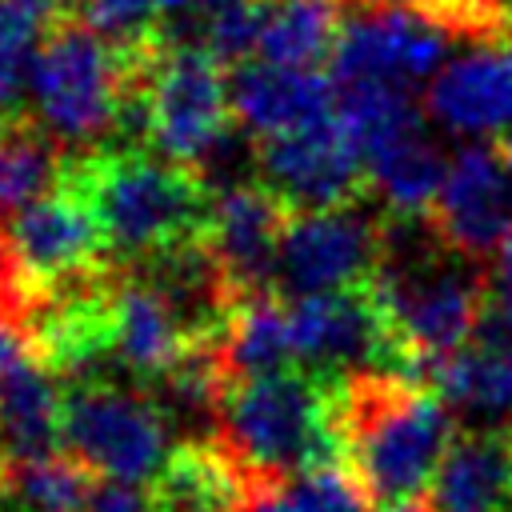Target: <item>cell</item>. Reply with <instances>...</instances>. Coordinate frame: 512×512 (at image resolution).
<instances>
[{
	"label": "cell",
	"mask_w": 512,
	"mask_h": 512,
	"mask_svg": "<svg viewBox=\"0 0 512 512\" xmlns=\"http://www.w3.org/2000/svg\"><path fill=\"white\" fill-rule=\"evenodd\" d=\"M332 388L340 464L364 484L376 508H400L428 492L460 416L420 380L400 372H352Z\"/></svg>",
	"instance_id": "6da1fadb"
},
{
	"label": "cell",
	"mask_w": 512,
	"mask_h": 512,
	"mask_svg": "<svg viewBox=\"0 0 512 512\" xmlns=\"http://www.w3.org/2000/svg\"><path fill=\"white\" fill-rule=\"evenodd\" d=\"M68 180L92 204L108 256L132 264L164 244L204 236L212 192L180 160L156 148H92L68 160Z\"/></svg>",
	"instance_id": "7a4b0ae2"
},
{
	"label": "cell",
	"mask_w": 512,
	"mask_h": 512,
	"mask_svg": "<svg viewBox=\"0 0 512 512\" xmlns=\"http://www.w3.org/2000/svg\"><path fill=\"white\" fill-rule=\"evenodd\" d=\"M212 444L228 452L248 484L288 480L320 464H340L332 388L308 368L228 380L220 392Z\"/></svg>",
	"instance_id": "3957f363"
},
{
	"label": "cell",
	"mask_w": 512,
	"mask_h": 512,
	"mask_svg": "<svg viewBox=\"0 0 512 512\" xmlns=\"http://www.w3.org/2000/svg\"><path fill=\"white\" fill-rule=\"evenodd\" d=\"M132 68V44L120 48L76 16L56 20L32 68L28 100L36 108V124L60 148L92 152L96 140L116 132Z\"/></svg>",
	"instance_id": "277c9868"
},
{
	"label": "cell",
	"mask_w": 512,
	"mask_h": 512,
	"mask_svg": "<svg viewBox=\"0 0 512 512\" xmlns=\"http://www.w3.org/2000/svg\"><path fill=\"white\" fill-rule=\"evenodd\" d=\"M136 72L148 100V148L192 168L232 124L224 64L208 48H176L148 36L136 48Z\"/></svg>",
	"instance_id": "5b68a950"
},
{
	"label": "cell",
	"mask_w": 512,
	"mask_h": 512,
	"mask_svg": "<svg viewBox=\"0 0 512 512\" xmlns=\"http://www.w3.org/2000/svg\"><path fill=\"white\" fill-rule=\"evenodd\" d=\"M168 420L144 388L96 380L64 388L60 444L104 480L148 484L168 460Z\"/></svg>",
	"instance_id": "8992f818"
},
{
	"label": "cell",
	"mask_w": 512,
	"mask_h": 512,
	"mask_svg": "<svg viewBox=\"0 0 512 512\" xmlns=\"http://www.w3.org/2000/svg\"><path fill=\"white\" fill-rule=\"evenodd\" d=\"M296 364L336 384L352 372H404V356L388 328V316L368 284L316 292L292 300Z\"/></svg>",
	"instance_id": "52a82bcc"
},
{
	"label": "cell",
	"mask_w": 512,
	"mask_h": 512,
	"mask_svg": "<svg viewBox=\"0 0 512 512\" xmlns=\"http://www.w3.org/2000/svg\"><path fill=\"white\" fill-rule=\"evenodd\" d=\"M460 40L448 24L424 8L400 4H360V12L340 28L332 48L336 84H392L416 88L448 64V48Z\"/></svg>",
	"instance_id": "ba28073f"
},
{
	"label": "cell",
	"mask_w": 512,
	"mask_h": 512,
	"mask_svg": "<svg viewBox=\"0 0 512 512\" xmlns=\"http://www.w3.org/2000/svg\"><path fill=\"white\" fill-rule=\"evenodd\" d=\"M384 220L388 216H372L360 200L292 212L276 264V292L296 300L368 284L384 252Z\"/></svg>",
	"instance_id": "9c48e42d"
},
{
	"label": "cell",
	"mask_w": 512,
	"mask_h": 512,
	"mask_svg": "<svg viewBox=\"0 0 512 512\" xmlns=\"http://www.w3.org/2000/svg\"><path fill=\"white\" fill-rule=\"evenodd\" d=\"M260 184L292 212L352 204L368 188L364 156L336 112L260 140Z\"/></svg>",
	"instance_id": "30bf717a"
},
{
	"label": "cell",
	"mask_w": 512,
	"mask_h": 512,
	"mask_svg": "<svg viewBox=\"0 0 512 512\" xmlns=\"http://www.w3.org/2000/svg\"><path fill=\"white\" fill-rule=\"evenodd\" d=\"M8 248L24 280V300L108 264V244L100 220L84 192L64 176V184L36 204L20 208L8 224ZM28 308V304H24Z\"/></svg>",
	"instance_id": "8fae6325"
},
{
	"label": "cell",
	"mask_w": 512,
	"mask_h": 512,
	"mask_svg": "<svg viewBox=\"0 0 512 512\" xmlns=\"http://www.w3.org/2000/svg\"><path fill=\"white\" fill-rule=\"evenodd\" d=\"M428 220L452 248L476 260H484L512 236V164L500 144L468 140L448 160Z\"/></svg>",
	"instance_id": "7c38bea8"
},
{
	"label": "cell",
	"mask_w": 512,
	"mask_h": 512,
	"mask_svg": "<svg viewBox=\"0 0 512 512\" xmlns=\"http://www.w3.org/2000/svg\"><path fill=\"white\" fill-rule=\"evenodd\" d=\"M288 220H292V208L260 180L228 188L212 200L204 240L224 264L240 296L276 292V264H280Z\"/></svg>",
	"instance_id": "4fadbf2b"
},
{
	"label": "cell",
	"mask_w": 512,
	"mask_h": 512,
	"mask_svg": "<svg viewBox=\"0 0 512 512\" xmlns=\"http://www.w3.org/2000/svg\"><path fill=\"white\" fill-rule=\"evenodd\" d=\"M424 108L452 136H504L512 128V48L480 44L476 52L452 56L432 76Z\"/></svg>",
	"instance_id": "5bb4252c"
},
{
	"label": "cell",
	"mask_w": 512,
	"mask_h": 512,
	"mask_svg": "<svg viewBox=\"0 0 512 512\" xmlns=\"http://www.w3.org/2000/svg\"><path fill=\"white\" fill-rule=\"evenodd\" d=\"M192 348L196 344L184 336L164 296L148 280H140L128 264H120L112 308H108V352H112L116 372L148 388L168 368H176Z\"/></svg>",
	"instance_id": "9a60e30c"
},
{
	"label": "cell",
	"mask_w": 512,
	"mask_h": 512,
	"mask_svg": "<svg viewBox=\"0 0 512 512\" xmlns=\"http://www.w3.org/2000/svg\"><path fill=\"white\" fill-rule=\"evenodd\" d=\"M228 104H232V120L256 140H264L336 112V80L332 72L324 76L316 68H292L256 56L232 64Z\"/></svg>",
	"instance_id": "2e32d148"
},
{
	"label": "cell",
	"mask_w": 512,
	"mask_h": 512,
	"mask_svg": "<svg viewBox=\"0 0 512 512\" xmlns=\"http://www.w3.org/2000/svg\"><path fill=\"white\" fill-rule=\"evenodd\" d=\"M64 380L32 348L0 372V468L60 452Z\"/></svg>",
	"instance_id": "e0dca14e"
},
{
	"label": "cell",
	"mask_w": 512,
	"mask_h": 512,
	"mask_svg": "<svg viewBox=\"0 0 512 512\" xmlns=\"http://www.w3.org/2000/svg\"><path fill=\"white\" fill-rule=\"evenodd\" d=\"M424 500L432 512H512V432L468 428L456 436Z\"/></svg>",
	"instance_id": "ac0fdd59"
},
{
	"label": "cell",
	"mask_w": 512,
	"mask_h": 512,
	"mask_svg": "<svg viewBox=\"0 0 512 512\" xmlns=\"http://www.w3.org/2000/svg\"><path fill=\"white\" fill-rule=\"evenodd\" d=\"M468 428L512 432V340H468L428 380Z\"/></svg>",
	"instance_id": "d6986e66"
},
{
	"label": "cell",
	"mask_w": 512,
	"mask_h": 512,
	"mask_svg": "<svg viewBox=\"0 0 512 512\" xmlns=\"http://www.w3.org/2000/svg\"><path fill=\"white\" fill-rule=\"evenodd\" d=\"M244 500V472L212 440L172 448L148 480V512H244Z\"/></svg>",
	"instance_id": "ffe728a7"
},
{
	"label": "cell",
	"mask_w": 512,
	"mask_h": 512,
	"mask_svg": "<svg viewBox=\"0 0 512 512\" xmlns=\"http://www.w3.org/2000/svg\"><path fill=\"white\" fill-rule=\"evenodd\" d=\"M216 356L228 380L264 376L296 364L292 336V304L284 308L276 292H252L236 304L224 336L216 340Z\"/></svg>",
	"instance_id": "44dd1931"
},
{
	"label": "cell",
	"mask_w": 512,
	"mask_h": 512,
	"mask_svg": "<svg viewBox=\"0 0 512 512\" xmlns=\"http://www.w3.org/2000/svg\"><path fill=\"white\" fill-rule=\"evenodd\" d=\"M68 176L64 148L32 120H8L0 128V216H16L40 196L56 192Z\"/></svg>",
	"instance_id": "7402d4cb"
},
{
	"label": "cell",
	"mask_w": 512,
	"mask_h": 512,
	"mask_svg": "<svg viewBox=\"0 0 512 512\" xmlns=\"http://www.w3.org/2000/svg\"><path fill=\"white\" fill-rule=\"evenodd\" d=\"M340 0H264L260 52L272 64L316 68L340 40Z\"/></svg>",
	"instance_id": "603a6c76"
},
{
	"label": "cell",
	"mask_w": 512,
	"mask_h": 512,
	"mask_svg": "<svg viewBox=\"0 0 512 512\" xmlns=\"http://www.w3.org/2000/svg\"><path fill=\"white\" fill-rule=\"evenodd\" d=\"M56 12L48 0H0V116L20 120L32 96V68Z\"/></svg>",
	"instance_id": "cb8c5ba5"
},
{
	"label": "cell",
	"mask_w": 512,
	"mask_h": 512,
	"mask_svg": "<svg viewBox=\"0 0 512 512\" xmlns=\"http://www.w3.org/2000/svg\"><path fill=\"white\" fill-rule=\"evenodd\" d=\"M372 496L344 464H320L288 480L248 484L244 512H372Z\"/></svg>",
	"instance_id": "d4e9b609"
},
{
	"label": "cell",
	"mask_w": 512,
	"mask_h": 512,
	"mask_svg": "<svg viewBox=\"0 0 512 512\" xmlns=\"http://www.w3.org/2000/svg\"><path fill=\"white\" fill-rule=\"evenodd\" d=\"M0 488L24 512H80L96 488V472L84 468L72 452H52L0 468Z\"/></svg>",
	"instance_id": "484cf974"
},
{
	"label": "cell",
	"mask_w": 512,
	"mask_h": 512,
	"mask_svg": "<svg viewBox=\"0 0 512 512\" xmlns=\"http://www.w3.org/2000/svg\"><path fill=\"white\" fill-rule=\"evenodd\" d=\"M160 8H164V0H88L80 16L104 40L128 48V44H140L152 36Z\"/></svg>",
	"instance_id": "4316f807"
},
{
	"label": "cell",
	"mask_w": 512,
	"mask_h": 512,
	"mask_svg": "<svg viewBox=\"0 0 512 512\" xmlns=\"http://www.w3.org/2000/svg\"><path fill=\"white\" fill-rule=\"evenodd\" d=\"M236 4L240 0H164L152 36L160 44H176V48H204L212 24Z\"/></svg>",
	"instance_id": "83f0119b"
},
{
	"label": "cell",
	"mask_w": 512,
	"mask_h": 512,
	"mask_svg": "<svg viewBox=\"0 0 512 512\" xmlns=\"http://www.w3.org/2000/svg\"><path fill=\"white\" fill-rule=\"evenodd\" d=\"M80 512H148V492H140V484L100 476Z\"/></svg>",
	"instance_id": "f1b7e54d"
},
{
	"label": "cell",
	"mask_w": 512,
	"mask_h": 512,
	"mask_svg": "<svg viewBox=\"0 0 512 512\" xmlns=\"http://www.w3.org/2000/svg\"><path fill=\"white\" fill-rule=\"evenodd\" d=\"M24 352H32V336H28V324L16 308L0 304V372L8 364H16Z\"/></svg>",
	"instance_id": "f546056e"
},
{
	"label": "cell",
	"mask_w": 512,
	"mask_h": 512,
	"mask_svg": "<svg viewBox=\"0 0 512 512\" xmlns=\"http://www.w3.org/2000/svg\"><path fill=\"white\" fill-rule=\"evenodd\" d=\"M488 292L500 308H512V236L496 248V264H492V280H488Z\"/></svg>",
	"instance_id": "4dcf8cb0"
},
{
	"label": "cell",
	"mask_w": 512,
	"mask_h": 512,
	"mask_svg": "<svg viewBox=\"0 0 512 512\" xmlns=\"http://www.w3.org/2000/svg\"><path fill=\"white\" fill-rule=\"evenodd\" d=\"M388 512H432V504L420 496V500H412V504H400V508H388Z\"/></svg>",
	"instance_id": "1f68e13d"
},
{
	"label": "cell",
	"mask_w": 512,
	"mask_h": 512,
	"mask_svg": "<svg viewBox=\"0 0 512 512\" xmlns=\"http://www.w3.org/2000/svg\"><path fill=\"white\" fill-rule=\"evenodd\" d=\"M4 124H8V120H4V116H0V128H4Z\"/></svg>",
	"instance_id": "d6a6232c"
},
{
	"label": "cell",
	"mask_w": 512,
	"mask_h": 512,
	"mask_svg": "<svg viewBox=\"0 0 512 512\" xmlns=\"http://www.w3.org/2000/svg\"><path fill=\"white\" fill-rule=\"evenodd\" d=\"M504 4H508V8H512V0H504Z\"/></svg>",
	"instance_id": "836d02e7"
}]
</instances>
